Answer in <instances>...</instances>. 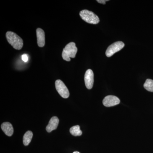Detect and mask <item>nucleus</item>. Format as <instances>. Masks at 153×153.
I'll list each match as a JSON object with an SVG mask.
<instances>
[{
  "label": "nucleus",
  "mask_w": 153,
  "mask_h": 153,
  "mask_svg": "<svg viewBox=\"0 0 153 153\" xmlns=\"http://www.w3.org/2000/svg\"><path fill=\"white\" fill-rule=\"evenodd\" d=\"M144 87L148 91L153 92V80L150 79H147L144 84Z\"/></svg>",
  "instance_id": "13"
},
{
  "label": "nucleus",
  "mask_w": 153,
  "mask_h": 153,
  "mask_svg": "<svg viewBox=\"0 0 153 153\" xmlns=\"http://www.w3.org/2000/svg\"><path fill=\"white\" fill-rule=\"evenodd\" d=\"M22 59L24 62H27L28 60V57L27 55H26V54H24V55H22Z\"/></svg>",
  "instance_id": "14"
},
{
  "label": "nucleus",
  "mask_w": 153,
  "mask_h": 153,
  "mask_svg": "<svg viewBox=\"0 0 153 153\" xmlns=\"http://www.w3.org/2000/svg\"><path fill=\"white\" fill-rule=\"evenodd\" d=\"M6 38L9 44H10L14 49L20 50L23 47V41L21 37L14 32H7Z\"/></svg>",
  "instance_id": "1"
},
{
  "label": "nucleus",
  "mask_w": 153,
  "mask_h": 153,
  "mask_svg": "<svg viewBox=\"0 0 153 153\" xmlns=\"http://www.w3.org/2000/svg\"><path fill=\"white\" fill-rule=\"evenodd\" d=\"M37 42L38 46L40 47H44L45 44V33L41 28H38L36 30Z\"/></svg>",
  "instance_id": "8"
},
{
  "label": "nucleus",
  "mask_w": 153,
  "mask_h": 153,
  "mask_svg": "<svg viewBox=\"0 0 153 153\" xmlns=\"http://www.w3.org/2000/svg\"><path fill=\"white\" fill-rule=\"evenodd\" d=\"M59 119L57 117H53L49 120V124L46 127V130L48 132H51L52 131L57 129L59 124Z\"/></svg>",
  "instance_id": "9"
},
{
  "label": "nucleus",
  "mask_w": 153,
  "mask_h": 153,
  "mask_svg": "<svg viewBox=\"0 0 153 153\" xmlns=\"http://www.w3.org/2000/svg\"><path fill=\"white\" fill-rule=\"evenodd\" d=\"M85 85L88 89H91L93 87L94 82V75L93 71L91 69H88L85 72L84 76Z\"/></svg>",
  "instance_id": "6"
},
{
  "label": "nucleus",
  "mask_w": 153,
  "mask_h": 153,
  "mask_svg": "<svg viewBox=\"0 0 153 153\" xmlns=\"http://www.w3.org/2000/svg\"><path fill=\"white\" fill-rule=\"evenodd\" d=\"M77 52V48L74 42H70L66 45L63 49L62 56L63 59L66 61H70V58H74Z\"/></svg>",
  "instance_id": "2"
},
{
  "label": "nucleus",
  "mask_w": 153,
  "mask_h": 153,
  "mask_svg": "<svg viewBox=\"0 0 153 153\" xmlns=\"http://www.w3.org/2000/svg\"><path fill=\"white\" fill-rule=\"evenodd\" d=\"M124 46L125 44L121 41L115 42L107 48L105 52V55L107 57H111L115 53L121 50Z\"/></svg>",
  "instance_id": "5"
},
{
  "label": "nucleus",
  "mask_w": 153,
  "mask_h": 153,
  "mask_svg": "<svg viewBox=\"0 0 153 153\" xmlns=\"http://www.w3.org/2000/svg\"><path fill=\"white\" fill-rule=\"evenodd\" d=\"M97 2L98 3H100V4H105V2L107 1H108V0H97Z\"/></svg>",
  "instance_id": "15"
},
{
  "label": "nucleus",
  "mask_w": 153,
  "mask_h": 153,
  "mask_svg": "<svg viewBox=\"0 0 153 153\" xmlns=\"http://www.w3.org/2000/svg\"><path fill=\"white\" fill-rule=\"evenodd\" d=\"M102 103L104 106L109 107L119 104L120 103V100L116 96L108 95L105 97L102 101Z\"/></svg>",
  "instance_id": "7"
},
{
  "label": "nucleus",
  "mask_w": 153,
  "mask_h": 153,
  "mask_svg": "<svg viewBox=\"0 0 153 153\" xmlns=\"http://www.w3.org/2000/svg\"><path fill=\"white\" fill-rule=\"evenodd\" d=\"M55 85L56 90L62 97L67 98L69 97L70 95L69 91L62 80L60 79L56 80Z\"/></svg>",
  "instance_id": "4"
},
{
  "label": "nucleus",
  "mask_w": 153,
  "mask_h": 153,
  "mask_svg": "<svg viewBox=\"0 0 153 153\" xmlns=\"http://www.w3.org/2000/svg\"><path fill=\"white\" fill-rule=\"evenodd\" d=\"M79 16L81 19L89 24L96 25L100 22L99 17L93 12L88 10H84L80 11Z\"/></svg>",
  "instance_id": "3"
},
{
  "label": "nucleus",
  "mask_w": 153,
  "mask_h": 153,
  "mask_svg": "<svg viewBox=\"0 0 153 153\" xmlns=\"http://www.w3.org/2000/svg\"><path fill=\"white\" fill-rule=\"evenodd\" d=\"M1 128L3 131L8 136L10 137L13 134V126L10 123H4L2 124Z\"/></svg>",
  "instance_id": "10"
},
{
  "label": "nucleus",
  "mask_w": 153,
  "mask_h": 153,
  "mask_svg": "<svg viewBox=\"0 0 153 153\" xmlns=\"http://www.w3.org/2000/svg\"><path fill=\"white\" fill-rule=\"evenodd\" d=\"M33 137V133L30 131H28L24 135L23 137V143L25 146L29 145L32 140Z\"/></svg>",
  "instance_id": "11"
},
{
  "label": "nucleus",
  "mask_w": 153,
  "mask_h": 153,
  "mask_svg": "<svg viewBox=\"0 0 153 153\" xmlns=\"http://www.w3.org/2000/svg\"><path fill=\"white\" fill-rule=\"evenodd\" d=\"M70 133L74 136H79L82 134V131L80 129L79 126L76 125L72 127L70 129Z\"/></svg>",
  "instance_id": "12"
},
{
  "label": "nucleus",
  "mask_w": 153,
  "mask_h": 153,
  "mask_svg": "<svg viewBox=\"0 0 153 153\" xmlns=\"http://www.w3.org/2000/svg\"><path fill=\"white\" fill-rule=\"evenodd\" d=\"M73 153H80L79 152H76H76H74Z\"/></svg>",
  "instance_id": "16"
}]
</instances>
